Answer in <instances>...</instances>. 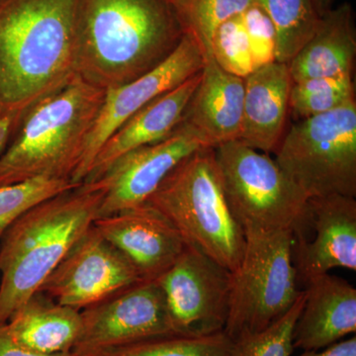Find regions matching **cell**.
<instances>
[{
  "label": "cell",
  "instance_id": "12",
  "mask_svg": "<svg viewBox=\"0 0 356 356\" xmlns=\"http://www.w3.org/2000/svg\"><path fill=\"white\" fill-rule=\"evenodd\" d=\"M204 65L205 58L197 43L184 34L175 50L156 69L124 86L107 89L72 181L83 184L100 147L136 112L198 74Z\"/></svg>",
  "mask_w": 356,
  "mask_h": 356
},
{
  "label": "cell",
  "instance_id": "16",
  "mask_svg": "<svg viewBox=\"0 0 356 356\" xmlns=\"http://www.w3.org/2000/svg\"><path fill=\"white\" fill-rule=\"evenodd\" d=\"M201 72L154 98L115 131L100 147L83 182L100 179L123 154L168 138L184 122Z\"/></svg>",
  "mask_w": 356,
  "mask_h": 356
},
{
  "label": "cell",
  "instance_id": "5",
  "mask_svg": "<svg viewBox=\"0 0 356 356\" xmlns=\"http://www.w3.org/2000/svg\"><path fill=\"white\" fill-rule=\"evenodd\" d=\"M147 203L172 222L186 245L235 273L245 236L225 197L213 147H200L182 159Z\"/></svg>",
  "mask_w": 356,
  "mask_h": 356
},
{
  "label": "cell",
  "instance_id": "27",
  "mask_svg": "<svg viewBox=\"0 0 356 356\" xmlns=\"http://www.w3.org/2000/svg\"><path fill=\"white\" fill-rule=\"evenodd\" d=\"M242 14L218 28L213 36L211 51L212 58L222 70L245 79L254 72V65Z\"/></svg>",
  "mask_w": 356,
  "mask_h": 356
},
{
  "label": "cell",
  "instance_id": "2",
  "mask_svg": "<svg viewBox=\"0 0 356 356\" xmlns=\"http://www.w3.org/2000/svg\"><path fill=\"white\" fill-rule=\"evenodd\" d=\"M79 2L0 1V113L24 114L76 76Z\"/></svg>",
  "mask_w": 356,
  "mask_h": 356
},
{
  "label": "cell",
  "instance_id": "4",
  "mask_svg": "<svg viewBox=\"0 0 356 356\" xmlns=\"http://www.w3.org/2000/svg\"><path fill=\"white\" fill-rule=\"evenodd\" d=\"M105 91L76 74L29 107L0 156V187L41 177L72 180Z\"/></svg>",
  "mask_w": 356,
  "mask_h": 356
},
{
  "label": "cell",
  "instance_id": "14",
  "mask_svg": "<svg viewBox=\"0 0 356 356\" xmlns=\"http://www.w3.org/2000/svg\"><path fill=\"white\" fill-rule=\"evenodd\" d=\"M312 242L294 234L293 261L298 281L308 282L334 268L356 270V200L343 195L309 199Z\"/></svg>",
  "mask_w": 356,
  "mask_h": 356
},
{
  "label": "cell",
  "instance_id": "32",
  "mask_svg": "<svg viewBox=\"0 0 356 356\" xmlns=\"http://www.w3.org/2000/svg\"><path fill=\"white\" fill-rule=\"evenodd\" d=\"M299 356H356V337L337 341L323 350H304Z\"/></svg>",
  "mask_w": 356,
  "mask_h": 356
},
{
  "label": "cell",
  "instance_id": "25",
  "mask_svg": "<svg viewBox=\"0 0 356 356\" xmlns=\"http://www.w3.org/2000/svg\"><path fill=\"white\" fill-rule=\"evenodd\" d=\"M355 99L353 74L293 83L289 113L295 122L327 113Z\"/></svg>",
  "mask_w": 356,
  "mask_h": 356
},
{
  "label": "cell",
  "instance_id": "15",
  "mask_svg": "<svg viewBox=\"0 0 356 356\" xmlns=\"http://www.w3.org/2000/svg\"><path fill=\"white\" fill-rule=\"evenodd\" d=\"M93 225L127 257L143 280L159 278L186 247L172 222L147 202L97 218Z\"/></svg>",
  "mask_w": 356,
  "mask_h": 356
},
{
  "label": "cell",
  "instance_id": "9",
  "mask_svg": "<svg viewBox=\"0 0 356 356\" xmlns=\"http://www.w3.org/2000/svg\"><path fill=\"white\" fill-rule=\"evenodd\" d=\"M154 281L165 295L175 334L203 337L224 332L231 296L228 269L186 245Z\"/></svg>",
  "mask_w": 356,
  "mask_h": 356
},
{
  "label": "cell",
  "instance_id": "31",
  "mask_svg": "<svg viewBox=\"0 0 356 356\" xmlns=\"http://www.w3.org/2000/svg\"><path fill=\"white\" fill-rule=\"evenodd\" d=\"M23 115L19 112L11 111L0 113V156L10 144Z\"/></svg>",
  "mask_w": 356,
  "mask_h": 356
},
{
  "label": "cell",
  "instance_id": "33",
  "mask_svg": "<svg viewBox=\"0 0 356 356\" xmlns=\"http://www.w3.org/2000/svg\"><path fill=\"white\" fill-rule=\"evenodd\" d=\"M334 1L336 0H312L320 17L327 13V11L331 10Z\"/></svg>",
  "mask_w": 356,
  "mask_h": 356
},
{
  "label": "cell",
  "instance_id": "23",
  "mask_svg": "<svg viewBox=\"0 0 356 356\" xmlns=\"http://www.w3.org/2000/svg\"><path fill=\"white\" fill-rule=\"evenodd\" d=\"M93 356H238V348L225 332L203 337L170 334L107 348Z\"/></svg>",
  "mask_w": 356,
  "mask_h": 356
},
{
  "label": "cell",
  "instance_id": "29",
  "mask_svg": "<svg viewBox=\"0 0 356 356\" xmlns=\"http://www.w3.org/2000/svg\"><path fill=\"white\" fill-rule=\"evenodd\" d=\"M254 70L276 62L275 28L268 16L254 4L242 14Z\"/></svg>",
  "mask_w": 356,
  "mask_h": 356
},
{
  "label": "cell",
  "instance_id": "8",
  "mask_svg": "<svg viewBox=\"0 0 356 356\" xmlns=\"http://www.w3.org/2000/svg\"><path fill=\"white\" fill-rule=\"evenodd\" d=\"M275 161L309 199L356 197V102L297 121Z\"/></svg>",
  "mask_w": 356,
  "mask_h": 356
},
{
  "label": "cell",
  "instance_id": "3",
  "mask_svg": "<svg viewBox=\"0 0 356 356\" xmlns=\"http://www.w3.org/2000/svg\"><path fill=\"white\" fill-rule=\"evenodd\" d=\"M104 178L70 189L26 211L0 241V325L42 283L98 218Z\"/></svg>",
  "mask_w": 356,
  "mask_h": 356
},
{
  "label": "cell",
  "instance_id": "20",
  "mask_svg": "<svg viewBox=\"0 0 356 356\" xmlns=\"http://www.w3.org/2000/svg\"><path fill=\"white\" fill-rule=\"evenodd\" d=\"M355 55L353 7L343 3L321 16L317 30L288 63V70L293 83L353 74Z\"/></svg>",
  "mask_w": 356,
  "mask_h": 356
},
{
  "label": "cell",
  "instance_id": "17",
  "mask_svg": "<svg viewBox=\"0 0 356 356\" xmlns=\"http://www.w3.org/2000/svg\"><path fill=\"white\" fill-rule=\"evenodd\" d=\"M305 302L293 331V346L318 350L356 332V289L348 281L323 274L306 283Z\"/></svg>",
  "mask_w": 356,
  "mask_h": 356
},
{
  "label": "cell",
  "instance_id": "19",
  "mask_svg": "<svg viewBox=\"0 0 356 356\" xmlns=\"http://www.w3.org/2000/svg\"><path fill=\"white\" fill-rule=\"evenodd\" d=\"M292 84L287 64L278 62L245 77L238 142L262 153H275L285 135Z\"/></svg>",
  "mask_w": 356,
  "mask_h": 356
},
{
  "label": "cell",
  "instance_id": "22",
  "mask_svg": "<svg viewBox=\"0 0 356 356\" xmlns=\"http://www.w3.org/2000/svg\"><path fill=\"white\" fill-rule=\"evenodd\" d=\"M276 32V62L288 64L317 30L321 17L312 0H254Z\"/></svg>",
  "mask_w": 356,
  "mask_h": 356
},
{
  "label": "cell",
  "instance_id": "18",
  "mask_svg": "<svg viewBox=\"0 0 356 356\" xmlns=\"http://www.w3.org/2000/svg\"><path fill=\"white\" fill-rule=\"evenodd\" d=\"M245 79L222 70L211 58L185 111L184 121L197 132L203 145L221 146L238 140L243 124Z\"/></svg>",
  "mask_w": 356,
  "mask_h": 356
},
{
  "label": "cell",
  "instance_id": "10",
  "mask_svg": "<svg viewBox=\"0 0 356 356\" xmlns=\"http://www.w3.org/2000/svg\"><path fill=\"white\" fill-rule=\"evenodd\" d=\"M81 331L72 353L98 351L175 334L165 295L154 280H142L81 311Z\"/></svg>",
  "mask_w": 356,
  "mask_h": 356
},
{
  "label": "cell",
  "instance_id": "7",
  "mask_svg": "<svg viewBox=\"0 0 356 356\" xmlns=\"http://www.w3.org/2000/svg\"><path fill=\"white\" fill-rule=\"evenodd\" d=\"M245 236L242 261L232 273L224 330L236 343L273 325L302 292L293 261L292 231H248Z\"/></svg>",
  "mask_w": 356,
  "mask_h": 356
},
{
  "label": "cell",
  "instance_id": "11",
  "mask_svg": "<svg viewBox=\"0 0 356 356\" xmlns=\"http://www.w3.org/2000/svg\"><path fill=\"white\" fill-rule=\"evenodd\" d=\"M142 280L127 257L92 224L38 291L60 305L81 311Z\"/></svg>",
  "mask_w": 356,
  "mask_h": 356
},
{
  "label": "cell",
  "instance_id": "6",
  "mask_svg": "<svg viewBox=\"0 0 356 356\" xmlns=\"http://www.w3.org/2000/svg\"><path fill=\"white\" fill-rule=\"evenodd\" d=\"M232 214L245 232L305 233L309 198L266 153L238 140L215 147Z\"/></svg>",
  "mask_w": 356,
  "mask_h": 356
},
{
  "label": "cell",
  "instance_id": "34",
  "mask_svg": "<svg viewBox=\"0 0 356 356\" xmlns=\"http://www.w3.org/2000/svg\"><path fill=\"white\" fill-rule=\"evenodd\" d=\"M166 1H168V3H170V1H172V0H166Z\"/></svg>",
  "mask_w": 356,
  "mask_h": 356
},
{
  "label": "cell",
  "instance_id": "24",
  "mask_svg": "<svg viewBox=\"0 0 356 356\" xmlns=\"http://www.w3.org/2000/svg\"><path fill=\"white\" fill-rule=\"evenodd\" d=\"M254 0H172V6L184 34L197 43L204 58H212L213 36L231 18L254 6Z\"/></svg>",
  "mask_w": 356,
  "mask_h": 356
},
{
  "label": "cell",
  "instance_id": "28",
  "mask_svg": "<svg viewBox=\"0 0 356 356\" xmlns=\"http://www.w3.org/2000/svg\"><path fill=\"white\" fill-rule=\"evenodd\" d=\"M305 290L280 318L259 334L236 341L238 356H291L293 331L305 302Z\"/></svg>",
  "mask_w": 356,
  "mask_h": 356
},
{
  "label": "cell",
  "instance_id": "30",
  "mask_svg": "<svg viewBox=\"0 0 356 356\" xmlns=\"http://www.w3.org/2000/svg\"><path fill=\"white\" fill-rule=\"evenodd\" d=\"M0 356H77L72 351L58 355H43L21 346L9 334L6 324L0 325Z\"/></svg>",
  "mask_w": 356,
  "mask_h": 356
},
{
  "label": "cell",
  "instance_id": "13",
  "mask_svg": "<svg viewBox=\"0 0 356 356\" xmlns=\"http://www.w3.org/2000/svg\"><path fill=\"white\" fill-rule=\"evenodd\" d=\"M202 147L197 132L184 121L165 139L123 154L102 177L107 191L98 218L146 203L166 175Z\"/></svg>",
  "mask_w": 356,
  "mask_h": 356
},
{
  "label": "cell",
  "instance_id": "35",
  "mask_svg": "<svg viewBox=\"0 0 356 356\" xmlns=\"http://www.w3.org/2000/svg\"><path fill=\"white\" fill-rule=\"evenodd\" d=\"M0 1H1V0H0Z\"/></svg>",
  "mask_w": 356,
  "mask_h": 356
},
{
  "label": "cell",
  "instance_id": "26",
  "mask_svg": "<svg viewBox=\"0 0 356 356\" xmlns=\"http://www.w3.org/2000/svg\"><path fill=\"white\" fill-rule=\"evenodd\" d=\"M79 185L70 179L41 177L0 187V241L26 211Z\"/></svg>",
  "mask_w": 356,
  "mask_h": 356
},
{
  "label": "cell",
  "instance_id": "21",
  "mask_svg": "<svg viewBox=\"0 0 356 356\" xmlns=\"http://www.w3.org/2000/svg\"><path fill=\"white\" fill-rule=\"evenodd\" d=\"M21 346L43 355L70 353L81 331V311L35 292L6 323Z\"/></svg>",
  "mask_w": 356,
  "mask_h": 356
},
{
  "label": "cell",
  "instance_id": "1",
  "mask_svg": "<svg viewBox=\"0 0 356 356\" xmlns=\"http://www.w3.org/2000/svg\"><path fill=\"white\" fill-rule=\"evenodd\" d=\"M184 36L166 0H79L76 74L107 90L170 57Z\"/></svg>",
  "mask_w": 356,
  "mask_h": 356
}]
</instances>
